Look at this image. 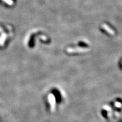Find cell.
I'll list each match as a JSON object with an SVG mask.
<instances>
[{
  "label": "cell",
  "instance_id": "obj_1",
  "mask_svg": "<svg viewBox=\"0 0 122 122\" xmlns=\"http://www.w3.org/2000/svg\"><path fill=\"white\" fill-rule=\"evenodd\" d=\"M48 101L50 106V109L51 111H54L56 109V97L52 93H50L48 95Z\"/></svg>",
  "mask_w": 122,
  "mask_h": 122
},
{
  "label": "cell",
  "instance_id": "obj_2",
  "mask_svg": "<svg viewBox=\"0 0 122 122\" xmlns=\"http://www.w3.org/2000/svg\"><path fill=\"white\" fill-rule=\"evenodd\" d=\"M89 51L88 49H85L83 48H67V51L69 53H83V52H86V51Z\"/></svg>",
  "mask_w": 122,
  "mask_h": 122
},
{
  "label": "cell",
  "instance_id": "obj_3",
  "mask_svg": "<svg viewBox=\"0 0 122 122\" xmlns=\"http://www.w3.org/2000/svg\"><path fill=\"white\" fill-rule=\"evenodd\" d=\"M101 27L103 29L105 30H106L107 32L109 33L110 35L113 36V35H115V32H114V30H112L109 26H108L106 24H103Z\"/></svg>",
  "mask_w": 122,
  "mask_h": 122
},
{
  "label": "cell",
  "instance_id": "obj_4",
  "mask_svg": "<svg viewBox=\"0 0 122 122\" xmlns=\"http://www.w3.org/2000/svg\"><path fill=\"white\" fill-rule=\"evenodd\" d=\"M103 109H105V110L109 111V112H111V111H112V110H111V107L109 106H108V105H105V106L103 107Z\"/></svg>",
  "mask_w": 122,
  "mask_h": 122
},
{
  "label": "cell",
  "instance_id": "obj_5",
  "mask_svg": "<svg viewBox=\"0 0 122 122\" xmlns=\"http://www.w3.org/2000/svg\"><path fill=\"white\" fill-rule=\"evenodd\" d=\"M114 105H115V107H117L118 108L121 107H122L121 103L119 102H115L114 103Z\"/></svg>",
  "mask_w": 122,
  "mask_h": 122
}]
</instances>
